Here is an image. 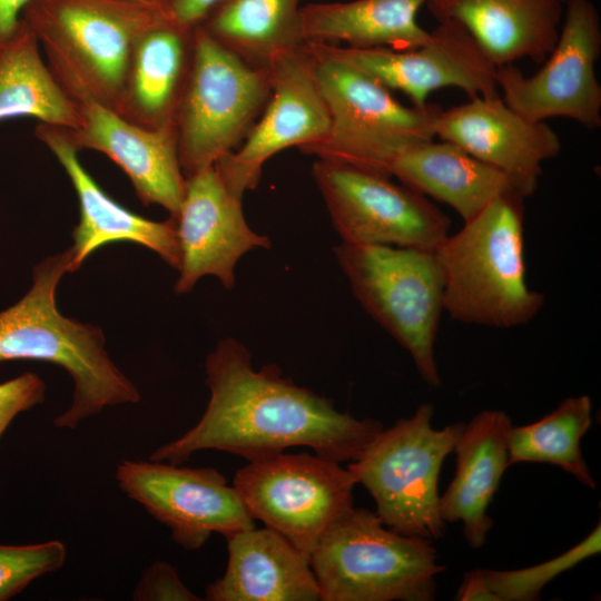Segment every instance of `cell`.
Listing matches in <instances>:
<instances>
[{"label": "cell", "mask_w": 601, "mask_h": 601, "mask_svg": "<svg viewBox=\"0 0 601 601\" xmlns=\"http://www.w3.org/2000/svg\"><path fill=\"white\" fill-rule=\"evenodd\" d=\"M321 601H431L444 571L432 541L385 526L355 508L309 556Z\"/></svg>", "instance_id": "cell-5"}, {"label": "cell", "mask_w": 601, "mask_h": 601, "mask_svg": "<svg viewBox=\"0 0 601 601\" xmlns=\"http://www.w3.org/2000/svg\"><path fill=\"white\" fill-rule=\"evenodd\" d=\"M427 0H353L302 7L305 42L413 49L430 37L416 19Z\"/></svg>", "instance_id": "cell-25"}, {"label": "cell", "mask_w": 601, "mask_h": 601, "mask_svg": "<svg viewBox=\"0 0 601 601\" xmlns=\"http://www.w3.org/2000/svg\"><path fill=\"white\" fill-rule=\"evenodd\" d=\"M225 573L205 590L209 601H321L309 558L274 530L250 529L227 539Z\"/></svg>", "instance_id": "cell-21"}, {"label": "cell", "mask_w": 601, "mask_h": 601, "mask_svg": "<svg viewBox=\"0 0 601 601\" xmlns=\"http://www.w3.org/2000/svg\"><path fill=\"white\" fill-rule=\"evenodd\" d=\"M167 14L132 0H31L21 20L71 99L120 115L135 46Z\"/></svg>", "instance_id": "cell-4"}, {"label": "cell", "mask_w": 601, "mask_h": 601, "mask_svg": "<svg viewBox=\"0 0 601 601\" xmlns=\"http://www.w3.org/2000/svg\"><path fill=\"white\" fill-rule=\"evenodd\" d=\"M36 135L60 162L79 199L80 217L73 228L72 272L98 248L115 242H131L158 254L169 266L179 269L180 246L177 221L144 218L122 207L81 165L78 150L66 139L61 128L40 124Z\"/></svg>", "instance_id": "cell-19"}, {"label": "cell", "mask_w": 601, "mask_h": 601, "mask_svg": "<svg viewBox=\"0 0 601 601\" xmlns=\"http://www.w3.org/2000/svg\"><path fill=\"white\" fill-rule=\"evenodd\" d=\"M455 600L457 601H497L491 591L483 569L466 572L460 585Z\"/></svg>", "instance_id": "cell-34"}, {"label": "cell", "mask_w": 601, "mask_h": 601, "mask_svg": "<svg viewBox=\"0 0 601 601\" xmlns=\"http://www.w3.org/2000/svg\"><path fill=\"white\" fill-rule=\"evenodd\" d=\"M72 250L47 257L32 269V286L14 305L0 312V363L33 359L61 366L73 381L72 402L56 416L59 428H76L107 406L138 403L136 386L105 349L101 328L63 316L56 289L72 273Z\"/></svg>", "instance_id": "cell-2"}, {"label": "cell", "mask_w": 601, "mask_h": 601, "mask_svg": "<svg viewBox=\"0 0 601 601\" xmlns=\"http://www.w3.org/2000/svg\"><path fill=\"white\" fill-rule=\"evenodd\" d=\"M356 482L327 457L284 452L248 461L233 485L250 515L311 556L324 535L354 509Z\"/></svg>", "instance_id": "cell-10"}, {"label": "cell", "mask_w": 601, "mask_h": 601, "mask_svg": "<svg viewBox=\"0 0 601 601\" xmlns=\"http://www.w3.org/2000/svg\"><path fill=\"white\" fill-rule=\"evenodd\" d=\"M272 90L268 68L249 65L201 26L175 128L185 178L235 151L263 112Z\"/></svg>", "instance_id": "cell-9"}, {"label": "cell", "mask_w": 601, "mask_h": 601, "mask_svg": "<svg viewBox=\"0 0 601 601\" xmlns=\"http://www.w3.org/2000/svg\"><path fill=\"white\" fill-rule=\"evenodd\" d=\"M139 601H200L180 580L176 569L167 562L156 561L144 572L132 593Z\"/></svg>", "instance_id": "cell-32"}, {"label": "cell", "mask_w": 601, "mask_h": 601, "mask_svg": "<svg viewBox=\"0 0 601 601\" xmlns=\"http://www.w3.org/2000/svg\"><path fill=\"white\" fill-rule=\"evenodd\" d=\"M302 0H221L199 24L249 65L269 66L304 45Z\"/></svg>", "instance_id": "cell-27"}, {"label": "cell", "mask_w": 601, "mask_h": 601, "mask_svg": "<svg viewBox=\"0 0 601 601\" xmlns=\"http://www.w3.org/2000/svg\"><path fill=\"white\" fill-rule=\"evenodd\" d=\"M386 175L425 197L449 205L463 223L501 195L518 193L528 198L508 175L442 140H423L402 147L388 160Z\"/></svg>", "instance_id": "cell-23"}, {"label": "cell", "mask_w": 601, "mask_h": 601, "mask_svg": "<svg viewBox=\"0 0 601 601\" xmlns=\"http://www.w3.org/2000/svg\"><path fill=\"white\" fill-rule=\"evenodd\" d=\"M525 199L504 194L434 250L443 277V307L457 322L512 328L532 321L544 305L526 282Z\"/></svg>", "instance_id": "cell-3"}, {"label": "cell", "mask_w": 601, "mask_h": 601, "mask_svg": "<svg viewBox=\"0 0 601 601\" xmlns=\"http://www.w3.org/2000/svg\"><path fill=\"white\" fill-rule=\"evenodd\" d=\"M269 99L240 146L215 167L238 197L254 189L265 162L279 151L299 150L322 141L331 117L313 63L303 46L277 58L270 66Z\"/></svg>", "instance_id": "cell-15"}, {"label": "cell", "mask_w": 601, "mask_h": 601, "mask_svg": "<svg viewBox=\"0 0 601 601\" xmlns=\"http://www.w3.org/2000/svg\"><path fill=\"white\" fill-rule=\"evenodd\" d=\"M116 480L185 550L200 549L213 533L227 539L255 526L237 490L216 469L127 460L118 464Z\"/></svg>", "instance_id": "cell-13"}, {"label": "cell", "mask_w": 601, "mask_h": 601, "mask_svg": "<svg viewBox=\"0 0 601 601\" xmlns=\"http://www.w3.org/2000/svg\"><path fill=\"white\" fill-rule=\"evenodd\" d=\"M45 392V382L31 372L0 383V440L18 414L43 402Z\"/></svg>", "instance_id": "cell-31"}, {"label": "cell", "mask_w": 601, "mask_h": 601, "mask_svg": "<svg viewBox=\"0 0 601 601\" xmlns=\"http://www.w3.org/2000/svg\"><path fill=\"white\" fill-rule=\"evenodd\" d=\"M176 221L180 246L177 294L190 292L207 275L231 289L238 260L250 250L272 246L267 236L247 224L242 197L229 190L215 166L186 178Z\"/></svg>", "instance_id": "cell-16"}, {"label": "cell", "mask_w": 601, "mask_h": 601, "mask_svg": "<svg viewBox=\"0 0 601 601\" xmlns=\"http://www.w3.org/2000/svg\"><path fill=\"white\" fill-rule=\"evenodd\" d=\"M334 254L364 311L411 355L421 378L439 387L435 343L444 307L434 250L341 243Z\"/></svg>", "instance_id": "cell-7"}, {"label": "cell", "mask_w": 601, "mask_h": 601, "mask_svg": "<svg viewBox=\"0 0 601 601\" xmlns=\"http://www.w3.org/2000/svg\"><path fill=\"white\" fill-rule=\"evenodd\" d=\"M601 550L600 523L579 543L562 554L532 566L516 570H483L497 601L539 600L543 588L561 573L574 568Z\"/></svg>", "instance_id": "cell-29"}, {"label": "cell", "mask_w": 601, "mask_h": 601, "mask_svg": "<svg viewBox=\"0 0 601 601\" xmlns=\"http://www.w3.org/2000/svg\"><path fill=\"white\" fill-rule=\"evenodd\" d=\"M132 1L141 2L144 4L164 9V10H167L168 3H169V0H132Z\"/></svg>", "instance_id": "cell-36"}, {"label": "cell", "mask_w": 601, "mask_h": 601, "mask_svg": "<svg viewBox=\"0 0 601 601\" xmlns=\"http://www.w3.org/2000/svg\"><path fill=\"white\" fill-rule=\"evenodd\" d=\"M221 0H169L168 14L181 27L194 29Z\"/></svg>", "instance_id": "cell-33"}, {"label": "cell", "mask_w": 601, "mask_h": 601, "mask_svg": "<svg viewBox=\"0 0 601 601\" xmlns=\"http://www.w3.org/2000/svg\"><path fill=\"white\" fill-rule=\"evenodd\" d=\"M440 21H455L495 66L543 62L559 38L562 0H427Z\"/></svg>", "instance_id": "cell-20"}, {"label": "cell", "mask_w": 601, "mask_h": 601, "mask_svg": "<svg viewBox=\"0 0 601 601\" xmlns=\"http://www.w3.org/2000/svg\"><path fill=\"white\" fill-rule=\"evenodd\" d=\"M512 426L504 411L484 410L464 424L453 449L455 475L440 495V512L445 523L463 524V535L473 549L485 544L493 526L487 509L509 467Z\"/></svg>", "instance_id": "cell-22"}, {"label": "cell", "mask_w": 601, "mask_h": 601, "mask_svg": "<svg viewBox=\"0 0 601 601\" xmlns=\"http://www.w3.org/2000/svg\"><path fill=\"white\" fill-rule=\"evenodd\" d=\"M601 23L590 0H568L556 43L543 67L524 76L514 65L496 69L503 101L531 121L571 119L587 129L601 126V86L595 66Z\"/></svg>", "instance_id": "cell-12"}, {"label": "cell", "mask_w": 601, "mask_h": 601, "mask_svg": "<svg viewBox=\"0 0 601 601\" xmlns=\"http://www.w3.org/2000/svg\"><path fill=\"white\" fill-rule=\"evenodd\" d=\"M591 411L588 395L572 396L539 421L512 426L508 441L509 466L518 463L556 465L594 490L597 483L581 451V440L591 426Z\"/></svg>", "instance_id": "cell-28"}, {"label": "cell", "mask_w": 601, "mask_h": 601, "mask_svg": "<svg viewBox=\"0 0 601 601\" xmlns=\"http://www.w3.org/2000/svg\"><path fill=\"white\" fill-rule=\"evenodd\" d=\"M194 29L167 14L141 36L129 63L121 117L151 129L175 125L191 66Z\"/></svg>", "instance_id": "cell-24"}, {"label": "cell", "mask_w": 601, "mask_h": 601, "mask_svg": "<svg viewBox=\"0 0 601 601\" xmlns=\"http://www.w3.org/2000/svg\"><path fill=\"white\" fill-rule=\"evenodd\" d=\"M451 142L512 178L529 197L536 190L544 161L561 150L558 134L545 121H531L500 95L472 97L440 109L435 138Z\"/></svg>", "instance_id": "cell-17"}, {"label": "cell", "mask_w": 601, "mask_h": 601, "mask_svg": "<svg viewBox=\"0 0 601 601\" xmlns=\"http://www.w3.org/2000/svg\"><path fill=\"white\" fill-rule=\"evenodd\" d=\"M303 48L312 60L331 127L322 141L300 151L387 176L386 165L397 150L435 138L440 106H404L388 88L312 42Z\"/></svg>", "instance_id": "cell-8"}, {"label": "cell", "mask_w": 601, "mask_h": 601, "mask_svg": "<svg viewBox=\"0 0 601 601\" xmlns=\"http://www.w3.org/2000/svg\"><path fill=\"white\" fill-rule=\"evenodd\" d=\"M433 412L432 404L422 403L412 416L383 427L347 465L356 484L373 496L385 526L431 541L444 535L439 476L464 426L459 422L436 430Z\"/></svg>", "instance_id": "cell-6"}, {"label": "cell", "mask_w": 601, "mask_h": 601, "mask_svg": "<svg viewBox=\"0 0 601 601\" xmlns=\"http://www.w3.org/2000/svg\"><path fill=\"white\" fill-rule=\"evenodd\" d=\"M375 79L386 88L400 90L412 106L424 107L430 93L454 87L472 97L500 95L496 69L471 35L455 21H440L428 39L413 49L353 48L312 42Z\"/></svg>", "instance_id": "cell-14"}, {"label": "cell", "mask_w": 601, "mask_h": 601, "mask_svg": "<svg viewBox=\"0 0 601 601\" xmlns=\"http://www.w3.org/2000/svg\"><path fill=\"white\" fill-rule=\"evenodd\" d=\"M14 117L63 129L81 125L79 105L59 85L22 20L0 45V121Z\"/></svg>", "instance_id": "cell-26"}, {"label": "cell", "mask_w": 601, "mask_h": 601, "mask_svg": "<svg viewBox=\"0 0 601 601\" xmlns=\"http://www.w3.org/2000/svg\"><path fill=\"white\" fill-rule=\"evenodd\" d=\"M81 125L62 129L77 149L106 155L130 179L144 205H159L177 219L186 178L183 174L175 125L146 128L96 102L79 105Z\"/></svg>", "instance_id": "cell-18"}, {"label": "cell", "mask_w": 601, "mask_h": 601, "mask_svg": "<svg viewBox=\"0 0 601 601\" xmlns=\"http://www.w3.org/2000/svg\"><path fill=\"white\" fill-rule=\"evenodd\" d=\"M312 174L342 243L435 250L450 234L447 215L388 176L321 158Z\"/></svg>", "instance_id": "cell-11"}, {"label": "cell", "mask_w": 601, "mask_h": 601, "mask_svg": "<svg viewBox=\"0 0 601 601\" xmlns=\"http://www.w3.org/2000/svg\"><path fill=\"white\" fill-rule=\"evenodd\" d=\"M31 0H0V45L17 29L21 16Z\"/></svg>", "instance_id": "cell-35"}, {"label": "cell", "mask_w": 601, "mask_h": 601, "mask_svg": "<svg viewBox=\"0 0 601 601\" xmlns=\"http://www.w3.org/2000/svg\"><path fill=\"white\" fill-rule=\"evenodd\" d=\"M205 371L210 397L201 417L149 460L180 465L199 451L218 450L256 461L307 446L342 463L355 460L383 428L377 420L338 411L276 365L255 370L248 348L231 337L208 354Z\"/></svg>", "instance_id": "cell-1"}, {"label": "cell", "mask_w": 601, "mask_h": 601, "mask_svg": "<svg viewBox=\"0 0 601 601\" xmlns=\"http://www.w3.org/2000/svg\"><path fill=\"white\" fill-rule=\"evenodd\" d=\"M67 558L63 542L0 544V601L20 593L37 578L60 569Z\"/></svg>", "instance_id": "cell-30"}]
</instances>
